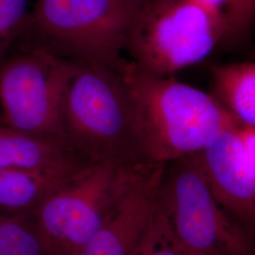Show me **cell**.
<instances>
[{
    "label": "cell",
    "mask_w": 255,
    "mask_h": 255,
    "mask_svg": "<svg viewBox=\"0 0 255 255\" xmlns=\"http://www.w3.org/2000/svg\"><path fill=\"white\" fill-rule=\"evenodd\" d=\"M119 71L131 104L137 154L145 164L199 153L222 130L240 126L214 95L173 76L146 73L129 60Z\"/></svg>",
    "instance_id": "cell-1"
},
{
    "label": "cell",
    "mask_w": 255,
    "mask_h": 255,
    "mask_svg": "<svg viewBox=\"0 0 255 255\" xmlns=\"http://www.w3.org/2000/svg\"><path fill=\"white\" fill-rule=\"evenodd\" d=\"M63 128L65 144L87 164L143 163L137 154L131 104L119 69L74 62Z\"/></svg>",
    "instance_id": "cell-2"
},
{
    "label": "cell",
    "mask_w": 255,
    "mask_h": 255,
    "mask_svg": "<svg viewBox=\"0 0 255 255\" xmlns=\"http://www.w3.org/2000/svg\"><path fill=\"white\" fill-rule=\"evenodd\" d=\"M154 165L117 161L86 164L50 193L32 216L52 255H77Z\"/></svg>",
    "instance_id": "cell-3"
},
{
    "label": "cell",
    "mask_w": 255,
    "mask_h": 255,
    "mask_svg": "<svg viewBox=\"0 0 255 255\" xmlns=\"http://www.w3.org/2000/svg\"><path fill=\"white\" fill-rule=\"evenodd\" d=\"M141 6L128 0H37L26 29L34 45L64 59L119 69Z\"/></svg>",
    "instance_id": "cell-4"
},
{
    "label": "cell",
    "mask_w": 255,
    "mask_h": 255,
    "mask_svg": "<svg viewBox=\"0 0 255 255\" xmlns=\"http://www.w3.org/2000/svg\"><path fill=\"white\" fill-rule=\"evenodd\" d=\"M224 36L222 11L196 0H152L142 4L125 50L141 70L170 77L202 62Z\"/></svg>",
    "instance_id": "cell-5"
},
{
    "label": "cell",
    "mask_w": 255,
    "mask_h": 255,
    "mask_svg": "<svg viewBox=\"0 0 255 255\" xmlns=\"http://www.w3.org/2000/svg\"><path fill=\"white\" fill-rule=\"evenodd\" d=\"M156 206L189 255H250L247 234L216 198L199 153L164 164Z\"/></svg>",
    "instance_id": "cell-6"
},
{
    "label": "cell",
    "mask_w": 255,
    "mask_h": 255,
    "mask_svg": "<svg viewBox=\"0 0 255 255\" xmlns=\"http://www.w3.org/2000/svg\"><path fill=\"white\" fill-rule=\"evenodd\" d=\"M74 62L42 46L0 64V120L35 136L64 141L63 112Z\"/></svg>",
    "instance_id": "cell-7"
},
{
    "label": "cell",
    "mask_w": 255,
    "mask_h": 255,
    "mask_svg": "<svg viewBox=\"0 0 255 255\" xmlns=\"http://www.w3.org/2000/svg\"><path fill=\"white\" fill-rule=\"evenodd\" d=\"M238 127L219 132L199 155L222 207L243 226L255 230V169L243 151Z\"/></svg>",
    "instance_id": "cell-8"
},
{
    "label": "cell",
    "mask_w": 255,
    "mask_h": 255,
    "mask_svg": "<svg viewBox=\"0 0 255 255\" xmlns=\"http://www.w3.org/2000/svg\"><path fill=\"white\" fill-rule=\"evenodd\" d=\"M164 165L152 166L132 185L109 219L76 255H138L154 214Z\"/></svg>",
    "instance_id": "cell-9"
},
{
    "label": "cell",
    "mask_w": 255,
    "mask_h": 255,
    "mask_svg": "<svg viewBox=\"0 0 255 255\" xmlns=\"http://www.w3.org/2000/svg\"><path fill=\"white\" fill-rule=\"evenodd\" d=\"M86 164L47 168H0V212L33 215L46 197Z\"/></svg>",
    "instance_id": "cell-10"
},
{
    "label": "cell",
    "mask_w": 255,
    "mask_h": 255,
    "mask_svg": "<svg viewBox=\"0 0 255 255\" xmlns=\"http://www.w3.org/2000/svg\"><path fill=\"white\" fill-rule=\"evenodd\" d=\"M87 164L59 140L35 136L0 120V168H47Z\"/></svg>",
    "instance_id": "cell-11"
},
{
    "label": "cell",
    "mask_w": 255,
    "mask_h": 255,
    "mask_svg": "<svg viewBox=\"0 0 255 255\" xmlns=\"http://www.w3.org/2000/svg\"><path fill=\"white\" fill-rule=\"evenodd\" d=\"M214 96L239 125L255 127V59L211 68Z\"/></svg>",
    "instance_id": "cell-12"
},
{
    "label": "cell",
    "mask_w": 255,
    "mask_h": 255,
    "mask_svg": "<svg viewBox=\"0 0 255 255\" xmlns=\"http://www.w3.org/2000/svg\"><path fill=\"white\" fill-rule=\"evenodd\" d=\"M0 255H52L32 215L0 212Z\"/></svg>",
    "instance_id": "cell-13"
},
{
    "label": "cell",
    "mask_w": 255,
    "mask_h": 255,
    "mask_svg": "<svg viewBox=\"0 0 255 255\" xmlns=\"http://www.w3.org/2000/svg\"><path fill=\"white\" fill-rule=\"evenodd\" d=\"M29 13L28 0H0V64L9 56L15 40L26 30Z\"/></svg>",
    "instance_id": "cell-14"
},
{
    "label": "cell",
    "mask_w": 255,
    "mask_h": 255,
    "mask_svg": "<svg viewBox=\"0 0 255 255\" xmlns=\"http://www.w3.org/2000/svg\"><path fill=\"white\" fill-rule=\"evenodd\" d=\"M138 255H190L177 241L157 206Z\"/></svg>",
    "instance_id": "cell-15"
},
{
    "label": "cell",
    "mask_w": 255,
    "mask_h": 255,
    "mask_svg": "<svg viewBox=\"0 0 255 255\" xmlns=\"http://www.w3.org/2000/svg\"><path fill=\"white\" fill-rule=\"evenodd\" d=\"M224 13L223 42L240 44L251 35L255 26V0H229Z\"/></svg>",
    "instance_id": "cell-16"
},
{
    "label": "cell",
    "mask_w": 255,
    "mask_h": 255,
    "mask_svg": "<svg viewBox=\"0 0 255 255\" xmlns=\"http://www.w3.org/2000/svg\"><path fill=\"white\" fill-rule=\"evenodd\" d=\"M237 135L244 153L255 169V127L240 125L237 128Z\"/></svg>",
    "instance_id": "cell-17"
},
{
    "label": "cell",
    "mask_w": 255,
    "mask_h": 255,
    "mask_svg": "<svg viewBox=\"0 0 255 255\" xmlns=\"http://www.w3.org/2000/svg\"><path fill=\"white\" fill-rule=\"evenodd\" d=\"M196 1L209 9L218 10V11H222V8L224 6L226 7L229 2V0H196Z\"/></svg>",
    "instance_id": "cell-18"
},
{
    "label": "cell",
    "mask_w": 255,
    "mask_h": 255,
    "mask_svg": "<svg viewBox=\"0 0 255 255\" xmlns=\"http://www.w3.org/2000/svg\"><path fill=\"white\" fill-rule=\"evenodd\" d=\"M128 1H130V2H134V3H139V4H143V3L149 2V1H152V0H128Z\"/></svg>",
    "instance_id": "cell-19"
},
{
    "label": "cell",
    "mask_w": 255,
    "mask_h": 255,
    "mask_svg": "<svg viewBox=\"0 0 255 255\" xmlns=\"http://www.w3.org/2000/svg\"><path fill=\"white\" fill-rule=\"evenodd\" d=\"M252 59H255V47L254 48L253 52H252Z\"/></svg>",
    "instance_id": "cell-20"
}]
</instances>
